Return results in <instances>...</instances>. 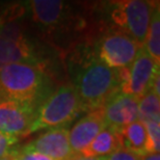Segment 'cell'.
Instances as JSON below:
<instances>
[{
	"label": "cell",
	"instance_id": "1",
	"mask_svg": "<svg viewBox=\"0 0 160 160\" xmlns=\"http://www.w3.org/2000/svg\"><path fill=\"white\" fill-rule=\"evenodd\" d=\"M73 84L82 111L88 112L103 107L105 102L120 91L119 71L94 58L82 67Z\"/></svg>",
	"mask_w": 160,
	"mask_h": 160
},
{
	"label": "cell",
	"instance_id": "2",
	"mask_svg": "<svg viewBox=\"0 0 160 160\" xmlns=\"http://www.w3.org/2000/svg\"><path fill=\"white\" fill-rule=\"evenodd\" d=\"M44 84V72L40 65L0 66V101H15L34 106Z\"/></svg>",
	"mask_w": 160,
	"mask_h": 160
},
{
	"label": "cell",
	"instance_id": "3",
	"mask_svg": "<svg viewBox=\"0 0 160 160\" xmlns=\"http://www.w3.org/2000/svg\"><path fill=\"white\" fill-rule=\"evenodd\" d=\"M80 112L82 107L74 84H62L36 109L28 135L43 129L63 128Z\"/></svg>",
	"mask_w": 160,
	"mask_h": 160
},
{
	"label": "cell",
	"instance_id": "4",
	"mask_svg": "<svg viewBox=\"0 0 160 160\" xmlns=\"http://www.w3.org/2000/svg\"><path fill=\"white\" fill-rule=\"evenodd\" d=\"M155 3L143 0H121L111 4L110 19L118 29L143 46Z\"/></svg>",
	"mask_w": 160,
	"mask_h": 160
},
{
	"label": "cell",
	"instance_id": "5",
	"mask_svg": "<svg viewBox=\"0 0 160 160\" xmlns=\"http://www.w3.org/2000/svg\"><path fill=\"white\" fill-rule=\"evenodd\" d=\"M120 92L140 99L150 92L152 81L159 71V66L142 48L130 66L118 69Z\"/></svg>",
	"mask_w": 160,
	"mask_h": 160
},
{
	"label": "cell",
	"instance_id": "6",
	"mask_svg": "<svg viewBox=\"0 0 160 160\" xmlns=\"http://www.w3.org/2000/svg\"><path fill=\"white\" fill-rule=\"evenodd\" d=\"M142 46L125 32H107L98 44V59L112 69H123L136 58Z\"/></svg>",
	"mask_w": 160,
	"mask_h": 160
},
{
	"label": "cell",
	"instance_id": "7",
	"mask_svg": "<svg viewBox=\"0 0 160 160\" xmlns=\"http://www.w3.org/2000/svg\"><path fill=\"white\" fill-rule=\"evenodd\" d=\"M21 151L39 153L53 160H69L74 154L66 127L49 129L20 148Z\"/></svg>",
	"mask_w": 160,
	"mask_h": 160
},
{
	"label": "cell",
	"instance_id": "8",
	"mask_svg": "<svg viewBox=\"0 0 160 160\" xmlns=\"http://www.w3.org/2000/svg\"><path fill=\"white\" fill-rule=\"evenodd\" d=\"M36 107L15 101H0V132L20 139L28 136Z\"/></svg>",
	"mask_w": 160,
	"mask_h": 160
},
{
	"label": "cell",
	"instance_id": "9",
	"mask_svg": "<svg viewBox=\"0 0 160 160\" xmlns=\"http://www.w3.org/2000/svg\"><path fill=\"white\" fill-rule=\"evenodd\" d=\"M138 101L120 91L111 96L102 107L106 126L119 130L138 120Z\"/></svg>",
	"mask_w": 160,
	"mask_h": 160
},
{
	"label": "cell",
	"instance_id": "10",
	"mask_svg": "<svg viewBox=\"0 0 160 160\" xmlns=\"http://www.w3.org/2000/svg\"><path fill=\"white\" fill-rule=\"evenodd\" d=\"M105 127L107 126L102 107L88 111L69 130V142L73 152L80 153L84 150Z\"/></svg>",
	"mask_w": 160,
	"mask_h": 160
},
{
	"label": "cell",
	"instance_id": "11",
	"mask_svg": "<svg viewBox=\"0 0 160 160\" xmlns=\"http://www.w3.org/2000/svg\"><path fill=\"white\" fill-rule=\"evenodd\" d=\"M28 8L32 20L44 27H55L66 17L67 5L60 0H32Z\"/></svg>",
	"mask_w": 160,
	"mask_h": 160
},
{
	"label": "cell",
	"instance_id": "12",
	"mask_svg": "<svg viewBox=\"0 0 160 160\" xmlns=\"http://www.w3.org/2000/svg\"><path fill=\"white\" fill-rule=\"evenodd\" d=\"M39 57L33 46L28 42H14L0 39V66L9 63L39 65Z\"/></svg>",
	"mask_w": 160,
	"mask_h": 160
},
{
	"label": "cell",
	"instance_id": "13",
	"mask_svg": "<svg viewBox=\"0 0 160 160\" xmlns=\"http://www.w3.org/2000/svg\"><path fill=\"white\" fill-rule=\"evenodd\" d=\"M121 148L123 147H122V142L118 130L105 127L92 139V142L78 154L84 157L102 158L118 151Z\"/></svg>",
	"mask_w": 160,
	"mask_h": 160
},
{
	"label": "cell",
	"instance_id": "14",
	"mask_svg": "<svg viewBox=\"0 0 160 160\" xmlns=\"http://www.w3.org/2000/svg\"><path fill=\"white\" fill-rule=\"evenodd\" d=\"M122 142V147L128 151L139 156L147 155V135L146 125L140 121H135L118 130Z\"/></svg>",
	"mask_w": 160,
	"mask_h": 160
},
{
	"label": "cell",
	"instance_id": "15",
	"mask_svg": "<svg viewBox=\"0 0 160 160\" xmlns=\"http://www.w3.org/2000/svg\"><path fill=\"white\" fill-rule=\"evenodd\" d=\"M142 48L156 65L160 66V14L158 4H155L153 9L149 30Z\"/></svg>",
	"mask_w": 160,
	"mask_h": 160
},
{
	"label": "cell",
	"instance_id": "16",
	"mask_svg": "<svg viewBox=\"0 0 160 160\" xmlns=\"http://www.w3.org/2000/svg\"><path fill=\"white\" fill-rule=\"evenodd\" d=\"M159 98L151 92H148L138 101V121L147 124L149 122H160Z\"/></svg>",
	"mask_w": 160,
	"mask_h": 160
},
{
	"label": "cell",
	"instance_id": "17",
	"mask_svg": "<svg viewBox=\"0 0 160 160\" xmlns=\"http://www.w3.org/2000/svg\"><path fill=\"white\" fill-rule=\"evenodd\" d=\"M148 135L147 153L155 154L160 150V122H149L145 124Z\"/></svg>",
	"mask_w": 160,
	"mask_h": 160
},
{
	"label": "cell",
	"instance_id": "18",
	"mask_svg": "<svg viewBox=\"0 0 160 160\" xmlns=\"http://www.w3.org/2000/svg\"><path fill=\"white\" fill-rule=\"evenodd\" d=\"M19 138L8 136L0 132V159L8 157L11 154Z\"/></svg>",
	"mask_w": 160,
	"mask_h": 160
},
{
	"label": "cell",
	"instance_id": "19",
	"mask_svg": "<svg viewBox=\"0 0 160 160\" xmlns=\"http://www.w3.org/2000/svg\"><path fill=\"white\" fill-rule=\"evenodd\" d=\"M12 160H53L47 156H44L39 153L34 152H25L19 150H12V152L8 155Z\"/></svg>",
	"mask_w": 160,
	"mask_h": 160
},
{
	"label": "cell",
	"instance_id": "20",
	"mask_svg": "<svg viewBox=\"0 0 160 160\" xmlns=\"http://www.w3.org/2000/svg\"><path fill=\"white\" fill-rule=\"evenodd\" d=\"M142 156L136 155L128 150L121 148L118 151L111 153L108 156L102 157L101 160H140Z\"/></svg>",
	"mask_w": 160,
	"mask_h": 160
},
{
	"label": "cell",
	"instance_id": "21",
	"mask_svg": "<svg viewBox=\"0 0 160 160\" xmlns=\"http://www.w3.org/2000/svg\"><path fill=\"white\" fill-rule=\"evenodd\" d=\"M69 160H101V158H96V157H84V156L78 154V153H74L72 155V157Z\"/></svg>",
	"mask_w": 160,
	"mask_h": 160
},
{
	"label": "cell",
	"instance_id": "22",
	"mask_svg": "<svg viewBox=\"0 0 160 160\" xmlns=\"http://www.w3.org/2000/svg\"><path fill=\"white\" fill-rule=\"evenodd\" d=\"M140 160H160V154L155 153V154H147L142 156Z\"/></svg>",
	"mask_w": 160,
	"mask_h": 160
},
{
	"label": "cell",
	"instance_id": "23",
	"mask_svg": "<svg viewBox=\"0 0 160 160\" xmlns=\"http://www.w3.org/2000/svg\"><path fill=\"white\" fill-rule=\"evenodd\" d=\"M0 160H12V159L9 158V156H8V157H5V158H2V159H0Z\"/></svg>",
	"mask_w": 160,
	"mask_h": 160
}]
</instances>
